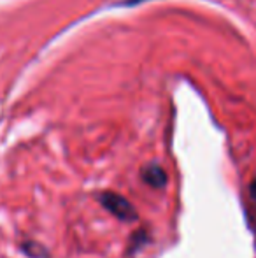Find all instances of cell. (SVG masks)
<instances>
[{
  "label": "cell",
  "instance_id": "4",
  "mask_svg": "<svg viewBox=\"0 0 256 258\" xmlns=\"http://www.w3.org/2000/svg\"><path fill=\"white\" fill-rule=\"evenodd\" d=\"M140 2H146V0H127V4H140Z\"/></svg>",
  "mask_w": 256,
  "mask_h": 258
},
{
  "label": "cell",
  "instance_id": "1",
  "mask_svg": "<svg viewBox=\"0 0 256 258\" xmlns=\"http://www.w3.org/2000/svg\"><path fill=\"white\" fill-rule=\"evenodd\" d=\"M100 202L102 206L109 211L111 214L118 218L121 221H135L137 220V211L132 206V202H128L123 195L113 194V191H106L100 195Z\"/></svg>",
  "mask_w": 256,
  "mask_h": 258
},
{
  "label": "cell",
  "instance_id": "2",
  "mask_svg": "<svg viewBox=\"0 0 256 258\" xmlns=\"http://www.w3.org/2000/svg\"><path fill=\"white\" fill-rule=\"evenodd\" d=\"M142 179L153 188H163L167 184V174L160 165L151 163L142 169Z\"/></svg>",
  "mask_w": 256,
  "mask_h": 258
},
{
  "label": "cell",
  "instance_id": "3",
  "mask_svg": "<svg viewBox=\"0 0 256 258\" xmlns=\"http://www.w3.org/2000/svg\"><path fill=\"white\" fill-rule=\"evenodd\" d=\"M249 195H251V201H253V204L256 207V179L249 184Z\"/></svg>",
  "mask_w": 256,
  "mask_h": 258
}]
</instances>
